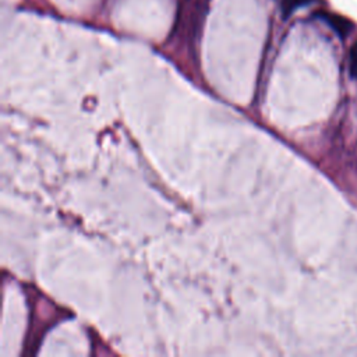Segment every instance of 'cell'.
Masks as SVG:
<instances>
[{
    "instance_id": "cell-1",
    "label": "cell",
    "mask_w": 357,
    "mask_h": 357,
    "mask_svg": "<svg viewBox=\"0 0 357 357\" xmlns=\"http://www.w3.org/2000/svg\"><path fill=\"white\" fill-rule=\"evenodd\" d=\"M315 15H317V18H319L325 24H328L340 39L347 38L351 33V31L354 29V24L349 18H346L340 14H335V13H329V11H318Z\"/></svg>"
},
{
    "instance_id": "cell-2",
    "label": "cell",
    "mask_w": 357,
    "mask_h": 357,
    "mask_svg": "<svg viewBox=\"0 0 357 357\" xmlns=\"http://www.w3.org/2000/svg\"><path fill=\"white\" fill-rule=\"evenodd\" d=\"M314 0H280V13L282 17L286 20L289 18L296 10L310 4Z\"/></svg>"
},
{
    "instance_id": "cell-3",
    "label": "cell",
    "mask_w": 357,
    "mask_h": 357,
    "mask_svg": "<svg viewBox=\"0 0 357 357\" xmlns=\"http://www.w3.org/2000/svg\"><path fill=\"white\" fill-rule=\"evenodd\" d=\"M349 70L353 78H357V40L353 43L350 49V59H349Z\"/></svg>"
}]
</instances>
